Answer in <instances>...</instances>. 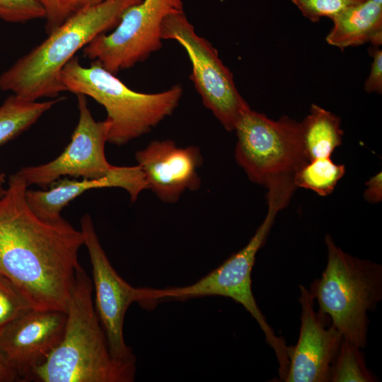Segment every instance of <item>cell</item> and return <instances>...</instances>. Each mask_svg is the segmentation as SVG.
<instances>
[{"mask_svg": "<svg viewBox=\"0 0 382 382\" xmlns=\"http://www.w3.org/2000/svg\"><path fill=\"white\" fill-rule=\"evenodd\" d=\"M137 166L151 190L163 202L175 203L186 190L199 189L203 163L199 147L178 146L170 139L151 141L135 154Z\"/></svg>", "mask_w": 382, "mask_h": 382, "instance_id": "5bb4252c", "label": "cell"}, {"mask_svg": "<svg viewBox=\"0 0 382 382\" xmlns=\"http://www.w3.org/2000/svg\"><path fill=\"white\" fill-rule=\"evenodd\" d=\"M28 187L18 172L0 196V274L33 308L66 311L83 236L62 217L37 216L25 199Z\"/></svg>", "mask_w": 382, "mask_h": 382, "instance_id": "6da1fadb", "label": "cell"}, {"mask_svg": "<svg viewBox=\"0 0 382 382\" xmlns=\"http://www.w3.org/2000/svg\"><path fill=\"white\" fill-rule=\"evenodd\" d=\"M301 306L299 339L291 346L285 382H330L332 366L339 351L342 335L327 316L314 309L310 291L299 285Z\"/></svg>", "mask_w": 382, "mask_h": 382, "instance_id": "7c38bea8", "label": "cell"}, {"mask_svg": "<svg viewBox=\"0 0 382 382\" xmlns=\"http://www.w3.org/2000/svg\"><path fill=\"white\" fill-rule=\"evenodd\" d=\"M39 1L45 12V31L49 35L80 11L100 4L105 0Z\"/></svg>", "mask_w": 382, "mask_h": 382, "instance_id": "7402d4cb", "label": "cell"}, {"mask_svg": "<svg viewBox=\"0 0 382 382\" xmlns=\"http://www.w3.org/2000/svg\"><path fill=\"white\" fill-rule=\"evenodd\" d=\"M39 0H0V19L8 23H25L45 18Z\"/></svg>", "mask_w": 382, "mask_h": 382, "instance_id": "cb8c5ba5", "label": "cell"}, {"mask_svg": "<svg viewBox=\"0 0 382 382\" xmlns=\"http://www.w3.org/2000/svg\"><path fill=\"white\" fill-rule=\"evenodd\" d=\"M333 26L326 37L327 42L344 50L371 42L379 47L382 42V5L371 0L354 5L332 18Z\"/></svg>", "mask_w": 382, "mask_h": 382, "instance_id": "2e32d148", "label": "cell"}, {"mask_svg": "<svg viewBox=\"0 0 382 382\" xmlns=\"http://www.w3.org/2000/svg\"><path fill=\"white\" fill-rule=\"evenodd\" d=\"M115 187L128 192L134 202L139 193L147 189L144 175L135 166H115L108 175L100 179L57 180L42 190H26L25 199L31 210L47 221L58 220L62 209L76 197L91 189Z\"/></svg>", "mask_w": 382, "mask_h": 382, "instance_id": "9a60e30c", "label": "cell"}, {"mask_svg": "<svg viewBox=\"0 0 382 382\" xmlns=\"http://www.w3.org/2000/svg\"><path fill=\"white\" fill-rule=\"evenodd\" d=\"M381 172L371 177L366 183V188L364 196L366 200L372 204L381 202L382 199V178Z\"/></svg>", "mask_w": 382, "mask_h": 382, "instance_id": "484cf974", "label": "cell"}, {"mask_svg": "<svg viewBox=\"0 0 382 382\" xmlns=\"http://www.w3.org/2000/svg\"><path fill=\"white\" fill-rule=\"evenodd\" d=\"M142 0H105L83 9L0 75V89L23 99L54 98L63 88L59 74L74 54L99 35L115 28L123 13Z\"/></svg>", "mask_w": 382, "mask_h": 382, "instance_id": "277c9868", "label": "cell"}, {"mask_svg": "<svg viewBox=\"0 0 382 382\" xmlns=\"http://www.w3.org/2000/svg\"><path fill=\"white\" fill-rule=\"evenodd\" d=\"M0 172H1V170H0Z\"/></svg>", "mask_w": 382, "mask_h": 382, "instance_id": "f546056e", "label": "cell"}, {"mask_svg": "<svg viewBox=\"0 0 382 382\" xmlns=\"http://www.w3.org/2000/svg\"><path fill=\"white\" fill-rule=\"evenodd\" d=\"M327 264L309 290L318 311L327 316L343 339L360 349L367 345L368 312L382 299V265L354 257L325 237Z\"/></svg>", "mask_w": 382, "mask_h": 382, "instance_id": "8992f818", "label": "cell"}, {"mask_svg": "<svg viewBox=\"0 0 382 382\" xmlns=\"http://www.w3.org/2000/svg\"><path fill=\"white\" fill-rule=\"evenodd\" d=\"M302 14L312 22L321 17L332 18L350 6L366 0H291Z\"/></svg>", "mask_w": 382, "mask_h": 382, "instance_id": "603a6c76", "label": "cell"}, {"mask_svg": "<svg viewBox=\"0 0 382 382\" xmlns=\"http://www.w3.org/2000/svg\"><path fill=\"white\" fill-rule=\"evenodd\" d=\"M361 349L342 339L331 369L330 382H374L378 381L366 367Z\"/></svg>", "mask_w": 382, "mask_h": 382, "instance_id": "ffe728a7", "label": "cell"}, {"mask_svg": "<svg viewBox=\"0 0 382 382\" xmlns=\"http://www.w3.org/2000/svg\"><path fill=\"white\" fill-rule=\"evenodd\" d=\"M32 308L21 291L0 274V335L14 320Z\"/></svg>", "mask_w": 382, "mask_h": 382, "instance_id": "44dd1931", "label": "cell"}, {"mask_svg": "<svg viewBox=\"0 0 382 382\" xmlns=\"http://www.w3.org/2000/svg\"><path fill=\"white\" fill-rule=\"evenodd\" d=\"M66 313L32 308L10 323L0 335V352L16 371L20 380L30 381L61 341Z\"/></svg>", "mask_w": 382, "mask_h": 382, "instance_id": "4fadbf2b", "label": "cell"}, {"mask_svg": "<svg viewBox=\"0 0 382 382\" xmlns=\"http://www.w3.org/2000/svg\"><path fill=\"white\" fill-rule=\"evenodd\" d=\"M5 179H6L5 174L4 173L0 172V196H1L5 191V187H4Z\"/></svg>", "mask_w": 382, "mask_h": 382, "instance_id": "83f0119b", "label": "cell"}, {"mask_svg": "<svg viewBox=\"0 0 382 382\" xmlns=\"http://www.w3.org/2000/svg\"><path fill=\"white\" fill-rule=\"evenodd\" d=\"M63 91L88 96L102 105L110 123L108 142L122 146L149 133L178 106L183 93L180 84L154 93L134 91L93 61L83 66L72 57L59 74Z\"/></svg>", "mask_w": 382, "mask_h": 382, "instance_id": "5b68a950", "label": "cell"}, {"mask_svg": "<svg viewBox=\"0 0 382 382\" xmlns=\"http://www.w3.org/2000/svg\"><path fill=\"white\" fill-rule=\"evenodd\" d=\"M373 58L371 71L367 78L364 90L367 93H382V50L379 47L374 46L369 50Z\"/></svg>", "mask_w": 382, "mask_h": 382, "instance_id": "d4e9b609", "label": "cell"}, {"mask_svg": "<svg viewBox=\"0 0 382 382\" xmlns=\"http://www.w3.org/2000/svg\"><path fill=\"white\" fill-rule=\"evenodd\" d=\"M183 11V0H142L129 7L115 30L96 37L83 57L116 75L145 61L162 47L161 26L170 13Z\"/></svg>", "mask_w": 382, "mask_h": 382, "instance_id": "9c48e42d", "label": "cell"}, {"mask_svg": "<svg viewBox=\"0 0 382 382\" xmlns=\"http://www.w3.org/2000/svg\"><path fill=\"white\" fill-rule=\"evenodd\" d=\"M265 187L268 190L267 215L242 249L191 285L165 289L141 288L139 303L150 306L166 300L182 301L207 296L231 298L241 304L258 323L266 342L276 354L279 375L284 381L287 374L291 346H287L284 338L275 335L259 308L252 291L251 273L256 255L265 243L278 212L289 204L296 187L290 175L275 178Z\"/></svg>", "mask_w": 382, "mask_h": 382, "instance_id": "7a4b0ae2", "label": "cell"}, {"mask_svg": "<svg viewBox=\"0 0 382 382\" xmlns=\"http://www.w3.org/2000/svg\"><path fill=\"white\" fill-rule=\"evenodd\" d=\"M79 119L71 139L64 151L53 161L21 169L18 173L27 185L46 189L62 176L100 179L110 174L115 166L105 154L110 123L96 121L88 107L86 97L77 94Z\"/></svg>", "mask_w": 382, "mask_h": 382, "instance_id": "30bf717a", "label": "cell"}, {"mask_svg": "<svg viewBox=\"0 0 382 382\" xmlns=\"http://www.w3.org/2000/svg\"><path fill=\"white\" fill-rule=\"evenodd\" d=\"M16 381H20L18 373L0 352V382H13Z\"/></svg>", "mask_w": 382, "mask_h": 382, "instance_id": "4316f807", "label": "cell"}, {"mask_svg": "<svg viewBox=\"0 0 382 382\" xmlns=\"http://www.w3.org/2000/svg\"><path fill=\"white\" fill-rule=\"evenodd\" d=\"M303 149L308 161L330 157L342 144L343 131L340 118L316 104L300 122Z\"/></svg>", "mask_w": 382, "mask_h": 382, "instance_id": "e0dca14e", "label": "cell"}, {"mask_svg": "<svg viewBox=\"0 0 382 382\" xmlns=\"http://www.w3.org/2000/svg\"><path fill=\"white\" fill-rule=\"evenodd\" d=\"M163 40H173L185 50L192 66L190 80L209 109L228 132L234 131L241 116L249 108L238 92L231 71L217 50L199 36L184 11L167 16L161 26Z\"/></svg>", "mask_w": 382, "mask_h": 382, "instance_id": "ba28073f", "label": "cell"}, {"mask_svg": "<svg viewBox=\"0 0 382 382\" xmlns=\"http://www.w3.org/2000/svg\"><path fill=\"white\" fill-rule=\"evenodd\" d=\"M62 99L38 102L28 100L14 94L8 96L0 106V146L32 126Z\"/></svg>", "mask_w": 382, "mask_h": 382, "instance_id": "ac0fdd59", "label": "cell"}, {"mask_svg": "<svg viewBox=\"0 0 382 382\" xmlns=\"http://www.w3.org/2000/svg\"><path fill=\"white\" fill-rule=\"evenodd\" d=\"M93 284L77 270L67 304L63 337L30 381L40 382H132L136 363L110 354L93 300Z\"/></svg>", "mask_w": 382, "mask_h": 382, "instance_id": "3957f363", "label": "cell"}, {"mask_svg": "<svg viewBox=\"0 0 382 382\" xmlns=\"http://www.w3.org/2000/svg\"><path fill=\"white\" fill-rule=\"evenodd\" d=\"M345 173L343 164H337L330 157L307 161L292 175L294 185L311 190L320 196L333 192Z\"/></svg>", "mask_w": 382, "mask_h": 382, "instance_id": "d6986e66", "label": "cell"}, {"mask_svg": "<svg viewBox=\"0 0 382 382\" xmlns=\"http://www.w3.org/2000/svg\"><path fill=\"white\" fill-rule=\"evenodd\" d=\"M234 131L236 160L255 183L265 186L274 178L292 175L308 161L301 123L286 116L274 120L249 108Z\"/></svg>", "mask_w": 382, "mask_h": 382, "instance_id": "52a82bcc", "label": "cell"}, {"mask_svg": "<svg viewBox=\"0 0 382 382\" xmlns=\"http://www.w3.org/2000/svg\"><path fill=\"white\" fill-rule=\"evenodd\" d=\"M81 231L92 266L95 308L110 354L116 359L136 363L132 349L125 342L123 325L129 306L140 300V288L132 286L113 268L88 214L81 220Z\"/></svg>", "mask_w": 382, "mask_h": 382, "instance_id": "8fae6325", "label": "cell"}, {"mask_svg": "<svg viewBox=\"0 0 382 382\" xmlns=\"http://www.w3.org/2000/svg\"><path fill=\"white\" fill-rule=\"evenodd\" d=\"M371 1L375 2L376 4H378L379 5H382V0H371Z\"/></svg>", "mask_w": 382, "mask_h": 382, "instance_id": "f1b7e54d", "label": "cell"}]
</instances>
